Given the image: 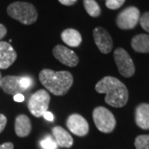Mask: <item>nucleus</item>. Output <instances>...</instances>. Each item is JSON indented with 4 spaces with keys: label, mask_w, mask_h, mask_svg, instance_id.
Here are the masks:
<instances>
[{
    "label": "nucleus",
    "mask_w": 149,
    "mask_h": 149,
    "mask_svg": "<svg viewBox=\"0 0 149 149\" xmlns=\"http://www.w3.org/2000/svg\"><path fill=\"white\" fill-rule=\"evenodd\" d=\"M95 91L105 94L104 100L109 105L115 108L124 106L128 100V91L125 85L117 78L105 76L95 85Z\"/></svg>",
    "instance_id": "nucleus-1"
},
{
    "label": "nucleus",
    "mask_w": 149,
    "mask_h": 149,
    "mask_svg": "<svg viewBox=\"0 0 149 149\" xmlns=\"http://www.w3.org/2000/svg\"><path fill=\"white\" fill-rule=\"evenodd\" d=\"M44 87L55 95H64L73 84V76L68 71H54L44 69L39 74Z\"/></svg>",
    "instance_id": "nucleus-2"
},
{
    "label": "nucleus",
    "mask_w": 149,
    "mask_h": 149,
    "mask_svg": "<svg viewBox=\"0 0 149 149\" xmlns=\"http://www.w3.org/2000/svg\"><path fill=\"white\" fill-rule=\"evenodd\" d=\"M8 14L13 19L17 20L22 24L30 25L37 19V11L36 8L27 2H15L11 3L7 8Z\"/></svg>",
    "instance_id": "nucleus-3"
},
{
    "label": "nucleus",
    "mask_w": 149,
    "mask_h": 149,
    "mask_svg": "<svg viewBox=\"0 0 149 149\" xmlns=\"http://www.w3.org/2000/svg\"><path fill=\"white\" fill-rule=\"evenodd\" d=\"M93 119L96 128L102 133H111L116 126V119L113 114L104 107H97L94 109Z\"/></svg>",
    "instance_id": "nucleus-4"
},
{
    "label": "nucleus",
    "mask_w": 149,
    "mask_h": 149,
    "mask_svg": "<svg viewBox=\"0 0 149 149\" xmlns=\"http://www.w3.org/2000/svg\"><path fill=\"white\" fill-rule=\"evenodd\" d=\"M50 99L48 92L45 90H40L35 92L31 95L27 104L29 111L35 117L42 116L43 113L47 111Z\"/></svg>",
    "instance_id": "nucleus-5"
},
{
    "label": "nucleus",
    "mask_w": 149,
    "mask_h": 149,
    "mask_svg": "<svg viewBox=\"0 0 149 149\" xmlns=\"http://www.w3.org/2000/svg\"><path fill=\"white\" fill-rule=\"evenodd\" d=\"M113 57L118 70L123 76L128 78L135 73V66L129 54L123 48H117L114 51Z\"/></svg>",
    "instance_id": "nucleus-6"
},
{
    "label": "nucleus",
    "mask_w": 149,
    "mask_h": 149,
    "mask_svg": "<svg viewBox=\"0 0 149 149\" xmlns=\"http://www.w3.org/2000/svg\"><path fill=\"white\" fill-rule=\"evenodd\" d=\"M140 19V11L136 7H128L123 10L116 18V24L120 29L128 30L137 26Z\"/></svg>",
    "instance_id": "nucleus-7"
},
{
    "label": "nucleus",
    "mask_w": 149,
    "mask_h": 149,
    "mask_svg": "<svg viewBox=\"0 0 149 149\" xmlns=\"http://www.w3.org/2000/svg\"><path fill=\"white\" fill-rule=\"evenodd\" d=\"M93 36L96 46L102 53L108 54L111 52L113 45V40L109 33L104 28L101 27H95L93 31Z\"/></svg>",
    "instance_id": "nucleus-8"
},
{
    "label": "nucleus",
    "mask_w": 149,
    "mask_h": 149,
    "mask_svg": "<svg viewBox=\"0 0 149 149\" xmlns=\"http://www.w3.org/2000/svg\"><path fill=\"white\" fill-rule=\"evenodd\" d=\"M53 56L60 62L70 67H74L79 63V57L72 50L62 45H57L53 48Z\"/></svg>",
    "instance_id": "nucleus-9"
},
{
    "label": "nucleus",
    "mask_w": 149,
    "mask_h": 149,
    "mask_svg": "<svg viewBox=\"0 0 149 149\" xmlns=\"http://www.w3.org/2000/svg\"><path fill=\"white\" fill-rule=\"evenodd\" d=\"M66 125L71 133L80 137L85 136L89 132L88 122L85 118L77 113L70 115L66 121Z\"/></svg>",
    "instance_id": "nucleus-10"
},
{
    "label": "nucleus",
    "mask_w": 149,
    "mask_h": 149,
    "mask_svg": "<svg viewBox=\"0 0 149 149\" xmlns=\"http://www.w3.org/2000/svg\"><path fill=\"white\" fill-rule=\"evenodd\" d=\"M17 53L8 42H0V69H7L14 63Z\"/></svg>",
    "instance_id": "nucleus-11"
},
{
    "label": "nucleus",
    "mask_w": 149,
    "mask_h": 149,
    "mask_svg": "<svg viewBox=\"0 0 149 149\" xmlns=\"http://www.w3.org/2000/svg\"><path fill=\"white\" fill-rule=\"evenodd\" d=\"M21 76L16 75H7L2 78L1 88L8 95H15L17 94H22L23 90L20 85Z\"/></svg>",
    "instance_id": "nucleus-12"
},
{
    "label": "nucleus",
    "mask_w": 149,
    "mask_h": 149,
    "mask_svg": "<svg viewBox=\"0 0 149 149\" xmlns=\"http://www.w3.org/2000/svg\"><path fill=\"white\" fill-rule=\"evenodd\" d=\"M135 122L139 128L149 129V104H141L135 110Z\"/></svg>",
    "instance_id": "nucleus-13"
},
{
    "label": "nucleus",
    "mask_w": 149,
    "mask_h": 149,
    "mask_svg": "<svg viewBox=\"0 0 149 149\" xmlns=\"http://www.w3.org/2000/svg\"><path fill=\"white\" fill-rule=\"evenodd\" d=\"M52 133L55 137V141L57 145L61 148H69L73 145V139L68 132L60 126H56L52 128Z\"/></svg>",
    "instance_id": "nucleus-14"
},
{
    "label": "nucleus",
    "mask_w": 149,
    "mask_h": 149,
    "mask_svg": "<svg viewBox=\"0 0 149 149\" xmlns=\"http://www.w3.org/2000/svg\"><path fill=\"white\" fill-rule=\"evenodd\" d=\"M32 124L27 115L20 114L15 119V132L18 137H27L31 133Z\"/></svg>",
    "instance_id": "nucleus-15"
},
{
    "label": "nucleus",
    "mask_w": 149,
    "mask_h": 149,
    "mask_svg": "<svg viewBox=\"0 0 149 149\" xmlns=\"http://www.w3.org/2000/svg\"><path fill=\"white\" fill-rule=\"evenodd\" d=\"M61 39L67 46L71 47H77L82 42V37L77 30L73 28L65 29L61 33Z\"/></svg>",
    "instance_id": "nucleus-16"
},
{
    "label": "nucleus",
    "mask_w": 149,
    "mask_h": 149,
    "mask_svg": "<svg viewBox=\"0 0 149 149\" xmlns=\"http://www.w3.org/2000/svg\"><path fill=\"white\" fill-rule=\"evenodd\" d=\"M132 47L134 51L140 53L149 52V35L139 34L133 37L131 42Z\"/></svg>",
    "instance_id": "nucleus-17"
},
{
    "label": "nucleus",
    "mask_w": 149,
    "mask_h": 149,
    "mask_svg": "<svg viewBox=\"0 0 149 149\" xmlns=\"http://www.w3.org/2000/svg\"><path fill=\"white\" fill-rule=\"evenodd\" d=\"M84 6L88 14L93 17H97L101 13L100 7L95 0H84Z\"/></svg>",
    "instance_id": "nucleus-18"
},
{
    "label": "nucleus",
    "mask_w": 149,
    "mask_h": 149,
    "mask_svg": "<svg viewBox=\"0 0 149 149\" xmlns=\"http://www.w3.org/2000/svg\"><path fill=\"white\" fill-rule=\"evenodd\" d=\"M136 149H149V135H139L135 139Z\"/></svg>",
    "instance_id": "nucleus-19"
},
{
    "label": "nucleus",
    "mask_w": 149,
    "mask_h": 149,
    "mask_svg": "<svg viewBox=\"0 0 149 149\" xmlns=\"http://www.w3.org/2000/svg\"><path fill=\"white\" fill-rule=\"evenodd\" d=\"M41 146L42 149H56L58 145L51 136H47L41 141Z\"/></svg>",
    "instance_id": "nucleus-20"
},
{
    "label": "nucleus",
    "mask_w": 149,
    "mask_h": 149,
    "mask_svg": "<svg viewBox=\"0 0 149 149\" xmlns=\"http://www.w3.org/2000/svg\"><path fill=\"white\" fill-rule=\"evenodd\" d=\"M124 2L125 0H106L105 5L108 8L115 10V9L119 8L120 7H122Z\"/></svg>",
    "instance_id": "nucleus-21"
},
{
    "label": "nucleus",
    "mask_w": 149,
    "mask_h": 149,
    "mask_svg": "<svg viewBox=\"0 0 149 149\" xmlns=\"http://www.w3.org/2000/svg\"><path fill=\"white\" fill-rule=\"evenodd\" d=\"M139 22L141 27L143 28L146 32H149V12L144 13L142 16L140 17Z\"/></svg>",
    "instance_id": "nucleus-22"
},
{
    "label": "nucleus",
    "mask_w": 149,
    "mask_h": 149,
    "mask_svg": "<svg viewBox=\"0 0 149 149\" xmlns=\"http://www.w3.org/2000/svg\"><path fill=\"white\" fill-rule=\"evenodd\" d=\"M20 85H21L22 89L23 91H27V90L30 89L32 87V80L30 77H28V76H21Z\"/></svg>",
    "instance_id": "nucleus-23"
},
{
    "label": "nucleus",
    "mask_w": 149,
    "mask_h": 149,
    "mask_svg": "<svg viewBox=\"0 0 149 149\" xmlns=\"http://www.w3.org/2000/svg\"><path fill=\"white\" fill-rule=\"evenodd\" d=\"M6 124H7V118L5 115L0 113V133H2L3 131Z\"/></svg>",
    "instance_id": "nucleus-24"
},
{
    "label": "nucleus",
    "mask_w": 149,
    "mask_h": 149,
    "mask_svg": "<svg viewBox=\"0 0 149 149\" xmlns=\"http://www.w3.org/2000/svg\"><path fill=\"white\" fill-rule=\"evenodd\" d=\"M43 118L46 119V120H47V121H53V119H54V116H53V114L51 113V112H49V111H47V112H45L44 113H43Z\"/></svg>",
    "instance_id": "nucleus-25"
},
{
    "label": "nucleus",
    "mask_w": 149,
    "mask_h": 149,
    "mask_svg": "<svg viewBox=\"0 0 149 149\" xmlns=\"http://www.w3.org/2000/svg\"><path fill=\"white\" fill-rule=\"evenodd\" d=\"M59 2L65 6H71L77 2V0H58Z\"/></svg>",
    "instance_id": "nucleus-26"
},
{
    "label": "nucleus",
    "mask_w": 149,
    "mask_h": 149,
    "mask_svg": "<svg viewBox=\"0 0 149 149\" xmlns=\"http://www.w3.org/2000/svg\"><path fill=\"white\" fill-rule=\"evenodd\" d=\"M13 100L16 102H23L25 100V97L22 94H17L15 95H13Z\"/></svg>",
    "instance_id": "nucleus-27"
},
{
    "label": "nucleus",
    "mask_w": 149,
    "mask_h": 149,
    "mask_svg": "<svg viewBox=\"0 0 149 149\" xmlns=\"http://www.w3.org/2000/svg\"><path fill=\"white\" fill-rule=\"evenodd\" d=\"M7 34V28L3 24H0V40L5 37Z\"/></svg>",
    "instance_id": "nucleus-28"
},
{
    "label": "nucleus",
    "mask_w": 149,
    "mask_h": 149,
    "mask_svg": "<svg viewBox=\"0 0 149 149\" xmlns=\"http://www.w3.org/2000/svg\"><path fill=\"white\" fill-rule=\"evenodd\" d=\"M0 149H13V144L12 143H5L0 145Z\"/></svg>",
    "instance_id": "nucleus-29"
},
{
    "label": "nucleus",
    "mask_w": 149,
    "mask_h": 149,
    "mask_svg": "<svg viewBox=\"0 0 149 149\" xmlns=\"http://www.w3.org/2000/svg\"><path fill=\"white\" fill-rule=\"evenodd\" d=\"M1 81H2V75H1V73H0V87H1Z\"/></svg>",
    "instance_id": "nucleus-30"
}]
</instances>
